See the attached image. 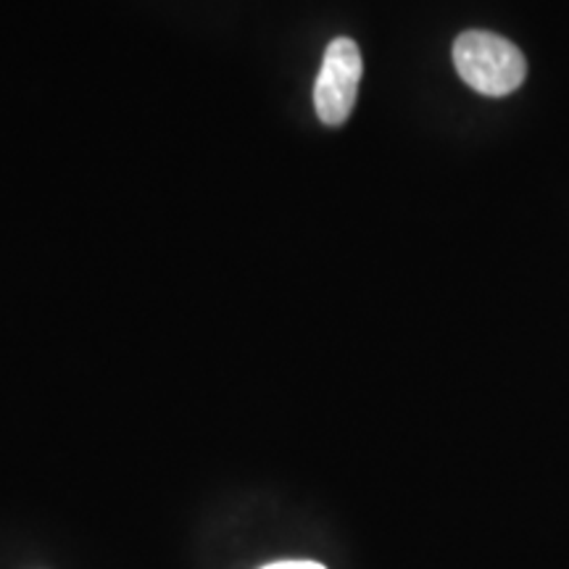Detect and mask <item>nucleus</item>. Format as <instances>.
I'll return each instance as SVG.
<instances>
[{
	"label": "nucleus",
	"mask_w": 569,
	"mask_h": 569,
	"mask_svg": "<svg viewBox=\"0 0 569 569\" xmlns=\"http://www.w3.org/2000/svg\"><path fill=\"white\" fill-rule=\"evenodd\" d=\"M453 67L469 88L488 98L509 96L528 77V61L515 42L482 30L459 34L453 42Z\"/></svg>",
	"instance_id": "1"
},
{
	"label": "nucleus",
	"mask_w": 569,
	"mask_h": 569,
	"mask_svg": "<svg viewBox=\"0 0 569 569\" xmlns=\"http://www.w3.org/2000/svg\"><path fill=\"white\" fill-rule=\"evenodd\" d=\"M361 71V51L351 38H338L327 46L315 84V109L327 127H340L351 117Z\"/></svg>",
	"instance_id": "2"
},
{
	"label": "nucleus",
	"mask_w": 569,
	"mask_h": 569,
	"mask_svg": "<svg viewBox=\"0 0 569 569\" xmlns=\"http://www.w3.org/2000/svg\"><path fill=\"white\" fill-rule=\"evenodd\" d=\"M261 569H325L317 561H277V565L261 567Z\"/></svg>",
	"instance_id": "3"
}]
</instances>
